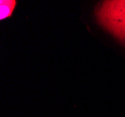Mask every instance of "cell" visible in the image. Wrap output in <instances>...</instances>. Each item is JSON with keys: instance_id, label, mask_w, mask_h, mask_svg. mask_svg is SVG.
Segmentation results:
<instances>
[{"instance_id": "6da1fadb", "label": "cell", "mask_w": 125, "mask_h": 117, "mask_svg": "<svg viewBox=\"0 0 125 117\" xmlns=\"http://www.w3.org/2000/svg\"><path fill=\"white\" fill-rule=\"evenodd\" d=\"M102 26L125 44V0L104 1L96 9Z\"/></svg>"}, {"instance_id": "7a4b0ae2", "label": "cell", "mask_w": 125, "mask_h": 117, "mask_svg": "<svg viewBox=\"0 0 125 117\" xmlns=\"http://www.w3.org/2000/svg\"><path fill=\"white\" fill-rule=\"evenodd\" d=\"M16 1L14 0H1L0 1V10H1V14H0V19L4 20L9 16H10L13 12V10L15 8Z\"/></svg>"}]
</instances>
